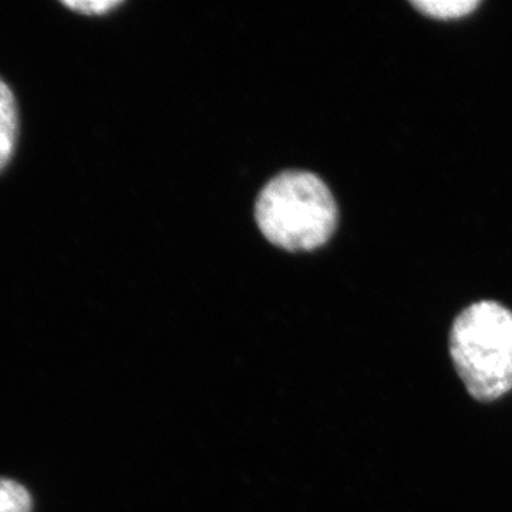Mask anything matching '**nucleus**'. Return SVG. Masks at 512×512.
I'll return each mask as SVG.
<instances>
[{
    "mask_svg": "<svg viewBox=\"0 0 512 512\" xmlns=\"http://www.w3.org/2000/svg\"><path fill=\"white\" fill-rule=\"evenodd\" d=\"M338 215L328 185L308 171L279 174L266 184L255 205V220L265 238L291 252L325 245Z\"/></svg>",
    "mask_w": 512,
    "mask_h": 512,
    "instance_id": "nucleus-1",
    "label": "nucleus"
},
{
    "mask_svg": "<svg viewBox=\"0 0 512 512\" xmlns=\"http://www.w3.org/2000/svg\"><path fill=\"white\" fill-rule=\"evenodd\" d=\"M450 352L468 393L491 402L512 390V312L481 301L464 309L450 332Z\"/></svg>",
    "mask_w": 512,
    "mask_h": 512,
    "instance_id": "nucleus-2",
    "label": "nucleus"
},
{
    "mask_svg": "<svg viewBox=\"0 0 512 512\" xmlns=\"http://www.w3.org/2000/svg\"><path fill=\"white\" fill-rule=\"evenodd\" d=\"M18 137V110L8 84L0 79V171L6 167L15 150Z\"/></svg>",
    "mask_w": 512,
    "mask_h": 512,
    "instance_id": "nucleus-3",
    "label": "nucleus"
},
{
    "mask_svg": "<svg viewBox=\"0 0 512 512\" xmlns=\"http://www.w3.org/2000/svg\"><path fill=\"white\" fill-rule=\"evenodd\" d=\"M477 0H417L413 6L426 15L440 19L460 18L477 8Z\"/></svg>",
    "mask_w": 512,
    "mask_h": 512,
    "instance_id": "nucleus-4",
    "label": "nucleus"
},
{
    "mask_svg": "<svg viewBox=\"0 0 512 512\" xmlns=\"http://www.w3.org/2000/svg\"><path fill=\"white\" fill-rule=\"evenodd\" d=\"M32 498L22 484L0 478V512H30Z\"/></svg>",
    "mask_w": 512,
    "mask_h": 512,
    "instance_id": "nucleus-5",
    "label": "nucleus"
},
{
    "mask_svg": "<svg viewBox=\"0 0 512 512\" xmlns=\"http://www.w3.org/2000/svg\"><path fill=\"white\" fill-rule=\"evenodd\" d=\"M63 5L76 10V12L86 13V15H103V13L109 12L110 9L123 5V2H117V0H103V2L93 0V2H63Z\"/></svg>",
    "mask_w": 512,
    "mask_h": 512,
    "instance_id": "nucleus-6",
    "label": "nucleus"
}]
</instances>
